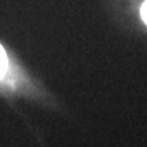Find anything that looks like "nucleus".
<instances>
[{"instance_id":"1","label":"nucleus","mask_w":147,"mask_h":147,"mask_svg":"<svg viewBox=\"0 0 147 147\" xmlns=\"http://www.w3.org/2000/svg\"><path fill=\"white\" fill-rule=\"evenodd\" d=\"M7 65H8V60H7V55H5L4 49L0 45V79L3 78L5 69H7Z\"/></svg>"},{"instance_id":"2","label":"nucleus","mask_w":147,"mask_h":147,"mask_svg":"<svg viewBox=\"0 0 147 147\" xmlns=\"http://www.w3.org/2000/svg\"><path fill=\"white\" fill-rule=\"evenodd\" d=\"M140 14H142V18H143V21H144V23L147 25V0L143 3L142 8H140Z\"/></svg>"}]
</instances>
